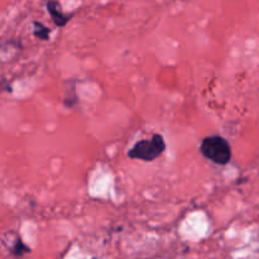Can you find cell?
<instances>
[{"label":"cell","instance_id":"6da1fadb","mask_svg":"<svg viewBox=\"0 0 259 259\" xmlns=\"http://www.w3.org/2000/svg\"><path fill=\"white\" fill-rule=\"evenodd\" d=\"M200 152L205 158L220 166H225L232 159V148L227 139L220 136L206 137L201 142Z\"/></svg>","mask_w":259,"mask_h":259},{"label":"cell","instance_id":"7a4b0ae2","mask_svg":"<svg viewBox=\"0 0 259 259\" xmlns=\"http://www.w3.org/2000/svg\"><path fill=\"white\" fill-rule=\"evenodd\" d=\"M166 149V143L161 134H154L152 139H143L134 144L133 148L128 152V156L133 159L151 162L158 158Z\"/></svg>","mask_w":259,"mask_h":259},{"label":"cell","instance_id":"3957f363","mask_svg":"<svg viewBox=\"0 0 259 259\" xmlns=\"http://www.w3.org/2000/svg\"><path fill=\"white\" fill-rule=\"evenodd\" d=\"M47 9H48V12H50V14H51V17H52L55 24L58 25V27H63V25L68 22V19H70V15L63 14L62 10L60 9V4H58V3H56V2L48 3Z\"/></svg>","mask_w":259,"mask_h":259},{"label":"cell","instance_id":"277c9868","mask_svg":"<svg viewBox=\"0 0 259 259\" xmlns=\"http://www.w3.org/2000/svg\"><path fill=\"white\" fill-rule=\"evenodd\" d=\"M34 35L38 37L39 39H48V35H50V29H48L46 25H43L42 23L34 22Z\"/></svg>","mask_w":259,"mask_h":259},{"label":"cell","instance_id":"5b68a950","mask_svg":"<svg viewBox=\"0 0 259 259\" xmlns=\"http://www.w3.org/2000/svg\"><path fill=\"white\" fill-rule=\"evenodd\" d=\"M28 248L25 247L24 244H23L22 242H17V244H15V247H14V249H13V254L14 255H18V257H20V255L22 254H24L25 252H28Z\"/></svg>","mask_w":259,"mask_h":259}]
</instances>
